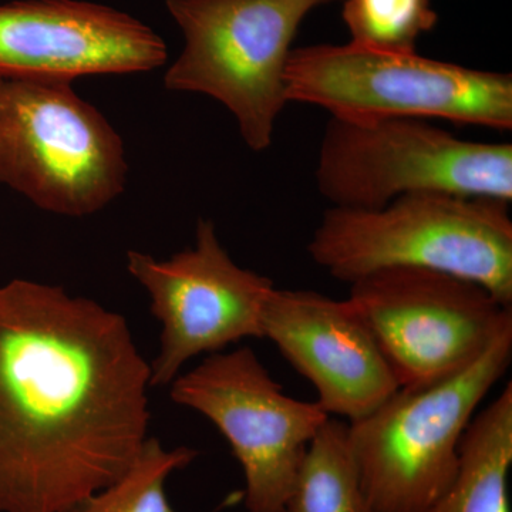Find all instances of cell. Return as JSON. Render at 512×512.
Here are the masks:
<instances>
[{"label": "cell", "mask_w": 512, "mask_h": 512, "mask_svg": "<svg viewBox=\"0 0 512 512\" xmlns=\"http://www.w3.org/2000/svg\"><path fill=\"white\" fill-rule=\"evenodd\" d=\"M150 363L127 320L62 286H0V512H67L146 443Z\"/></svg>", "instance_id": "obj_1"}, {"label": "cell", "mask_w": 512, "mask_h": 512, "mask_svg": "<svg viewBox=\"0 0 512 512\" xmlns=\"http://www.w3.org/2000/svg\"><path fill=\"white\" fill-rule=\"evenodd\" d=\"M510 204L416 192L377 210L330 207L308 244L312 261L353 284L384 269H427L467 279L512 306Z\"/></svg>", "instance_id": "obj_2"}, {"label": "cell", "mask_w": 512, "mask_h": 512, "mask_svg": "<svg viewBox=\"0 0 512 512\" xmlns=\"http://www.w3.org/2000/svg\"><path fill=\"white\" fill-rule=\"evenodd\" d=\"M286 99L343 120H446L512 128L511 74L471 69L416 52L349 42L296 47L286 67Z\"/></svg>", "instance_id": "obj_3"}, {"label": "cell", "mask_w": 512, "mask_h": 512, "mask_svg": "<svg viewBox=\"0 0 512 512\" xmlns=\"http://www.w3.org/2000/svg\"><path fill=\"white\" fill-rule=\"evenodd\" d=\"M342 0H165L183 35L165 89L217 100L252 151L271 147L288 104L286 67L305 19Z\"/></svg>", "instance_id": "obj_4"}, {"label": "cell", "mask_w": 512, "mask_h": 512, "mask_svg": "<svg viewBox=\"0 0 512 512\" xmlns=\"http://www.w3.org/2000/svg\"><path fill=\"white\" fill-rule=\"evenodd\" d=\"M512 325L470 365L429 386L397 389L348 423L350 447L376 512H426L447 490L468 424L511 365Z\"/></svg>", "instance_id": "obj_5"}, {"label": "cell", "mask_w": 512, "mask_h": 512, "mask_svg": "<svg viewBox=\"0 0 512 512\" xmlns=\"http://www.w3.org/2000/svg\"><path fill=\"white\" fill-rule=\"evenodd\" d=\"M123 140L73 83L0 76V185L63 217H89L124 191Z\"/></svg>", "instance_id": "obj_6"}, {"label": "cell", "mask_w": 512, "mask_h": 512, "mask_svg": "<svg viewBox=\"0 0 512 512\" xmlns=\"http://www.w3.org/2000/svg\"><path fill=\"white\" fill-rule=\"evenodd\" d=\"M316 185L335 208L377 210L416 192L512 201V146L477 143L423 119L332 117Z\"/></svg>", "instance_id": "obj_7"}, {"label": "cell", "mask_w": 512, "mask_h": 512, "mask_svg": "<svg viewBox=\"0 0 512 512\" xmlns=\"http://www.w3.org/2000/svg\"><path fill=\"white\" fill-rule=\"evenodd\" d=\"M174 403L207 417L244 471L248 512H281L329 414L288 396L249 346L208 355L170 384Z\"/></svg>", "instance_id": "obj_8"}, {"label": "cell", "mask_w": 512, "mask_h": 512, "mask_svg": "<svg viewBox=\"0 0 512 512\" xmlns=\"http://www.w3.org/2000/svg\"><path fill=\"white\" fill-rule=\"evenodd\" d=\"M348 299L400 389L454 375L512 325V306L483 286L427 269L393 268L367 275L350 284Z\"/></svg>", "instance_id": "obj_9"}, {"label": "cell", "mask_w": 512, "mask_h": 512, "mask_svg": "<svg viewBox=\"0 0 512 512\" xmlns=\"http://www.w3.org/2000/svg\"><path fill=\"white\" fill-rule=\"evenodd\" d=\"M127 269L146 289L161 325L151 387L173 383L194 357L244 339H264L262 316L275 286L229 256L211 221H198L194 247L163 261L128 251Z\"/></svg>", "instance_id": "obj_10"}, {"label": "cell", "mask_w": 512, "mask_h": 512, "mask_svg": "<svg viewBox=\"0 0 512 512\" xmlns=\"http://www.w3.org/2000/svg\"><path fill=\"white\" fill-rule=\"evenodd\" d=\"M163 37L140 19L90 0L0 3V76L70 82L160 69Z\"/></svg>", "instance_id": "obj_11"}, {"label": "cell", "mask_w": 512, "mask_h": 512, "mask_svg": "<svg viewBox=\"0 0 512 512\" xmlns=\"http://www.w3.org/2000/svg\"><path fill=\"white\" fill-rule=\"evenodd\" d=\"M264 338L311 382L329 416L352 423L400 389L372 332L349 299L276 289L262 316Z\"/></svg>", "instance_id": "obj_12"}, {"label": "cell", "mask_w": 512, "mask_h": 512, "mask_svg": "<svg viewBox=\"0 0 512 512\" xmlns=\"http://www.w3.org/2000/svg\"><path fill=\"white\" fill-rule=\"evenodd\" d=\"M512 384L478 412L458 448L456 474L426 512H511Z\"/></svg>", "instance_id": "obj_13"}, {"label": "cell", "mask_w": 512, "mask_h": 512, "mask_svg": "<svg viewBox=\"0 0 512 512\" xmlns=\"http://www.w3.org/2000/svg\"><path fill=\"white\" fill-rule=\"evenodd\" d=\"M281 512H376L363 488L346 421L329 417L320 427Z\"/></svg>", "instance_id": "obj_14"}, {"label": "cell", "mask_w": 512, "mask_h": 512, "mask_svg": "<svg viewBox=\"0 0 512 512\" xmlns=\"http://www.w3.org/2000/svg\"><path fill=\"white\" fill-rule=\"evenodd\" d=\"M197 456L190 447L165 450L157 439H147L119 480L67 512H175L165 493V481L174 471L190 466Z\"/></svg>", "instance_id": "obj_15"}, {"label": "cell", "mask_w": 512, "mask_h": 512, "mask_svg": "<svg viewBox=\"0 0 512 512\" xmlns=\"http://www.w3.org/2000/svg\"><path fill=\"white\" fill-rule=\"evenodd\" d=\"M350 42L373 49L416 52L420 37L436 28L431 0H342Z\"/></svg>", "instance_id": "obj_16"}]
</instances>
